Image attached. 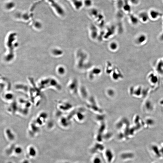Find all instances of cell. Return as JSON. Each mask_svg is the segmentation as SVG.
I'll list each match as a JSON object with an SVG mask.
<instances>
[{
  "mask_svg": "<svg viewBox=\"0 0 163 163\" xmlns=\"http://www.w3.org/2000/svg\"><path fill=\"white\" fill-rule=\"evenodd\" d=\"M15 3L12 0L7 1L3 5V7L4 10L8 11L13 10L15 8Z\"/></svg>",
  "mask_w": 163,
  "mask_h": 163,
  "instance_id": "cell-1",
  "label": "cell"
},
{
  "mask_svg": "<svg viewBox=\"0 0 163 163\" xmlns=\"http://www.w3.org/2000/svg\"><path fill=\"white\" fill-rule=\"evenodd\" d=\"M89 15L92 19H96L101 12L97 8L93 7L89 9Z\"/></svg>",
  "mask_w": 163,
  "mask_h": 163,
  "instance_id": "cell-2",
  "label": "cell"
},
{
  "mask_svg": "<svg viewBox=\"0 0 163 163\" xmlns=\"http://www.w3.org/2000/svg\"><path fill=\"white\" fill-rule=\"evenodd\" d=\"M73 6L77 10H80L84 7L83 0H73Z\"/></svg>",
  "mask_w": 163,
  "mask_h": 163,
  "instance_id": "cell-3",
  "label": "cell"
},
{
  "mask_svg": "<svg viewBox=\"0 0 163 163\" xmlns=\"http://www.w3.org/2000/svg\"><path fill=\"white\" fill-rule=\"evenodd\" d=\"M162 14L160 12L155 10H151L150 11L149 15L152 19H155L159 17L162 15Z\"/></svg>",
  "mask_w": 163,
  "mask_h": 163,
  "instance_id": "cell-4",
  "label": "cell"
},
{
  "mask_svg": "<svg viewBox=\"0 0 163 163\" xmlns=\"http://www.w3.org/2000/svg\"><path fill=\"white\" fill-rule=\"evenodd\" d=\"M84 7L88 9L93 7L94 2L93 0H83Z\"/></svg>",
  "mask_w": 163,
  "mask_h": 163,
  "instance_id": "cell-5",
  "label": "cell"
},
{
  "mask_svg": "<svg viewBox=\"0 0 163 163\" xmlns=\"http://www.w3.org/2000/svg\"><path fill=\"white\" fill-rule=\"evenodd\" d=\"M6 134L8 139L10 141H13L15 138V135L12 130L9 129H7L6 130Z\"/></svg>",
  "mask_w": 163,
  "mask_h": 163,
  "instance_id": "cell-6",
  "label": "cell"
},
{
  "mask_svg": "<svg viewBox=\"0 0 163 163\" xmlns=\"http://www.w3.org/2000/svg\"><path fill=\"white\" fill-rule=\"evenodd\" d=\"M139 18L142 20L144 22H145L148 20L149 19V15L146 12H142L139 14Z\"/></svg>",
  "mask_w": 163,
  "mask_h": 163,
  "instance_id": "cell-7",
  "label": "cell"
},
{
  "mask_svg": "<svg viewBox=\"0 0 163 163\" xmlns=\"http://www.w3.org/2000/svg\"><path fill=\"white\" fill-rule=\"evenodd\" d=\"M130 14L129 18L130 20L133 24H136L138 22V19L135 16L132 14Z\"/></svg>",
  "mask_w": 163,
  "mask_h": 163,
  "instance_id": "cell-8",
  "label": "cell"
},
{
  "mask_svg": "<svg viewBox=\"0 0 163 163\" xmlns=\"http://www.w3.org/2000/svg\"><path fill=\"white\" fill-rule=\"evenodd\" d=\"M128 1L130 4L133 6H137L139 3V0H128Z\"/></svg>",
  "mask_w": 163,
  "mask_h": 163,
  "instance_id": "cell-9",
  "label": "cell"
},
{
  "mask_svg": "<svg viewBox=\"0 0 163 163\" xmlns=\"http://www.w3.org/2000/svg\"><path fill=\"white\" fill-rule=\"evenodd\" d=\"M146 37L144 35H141L138 38V42L139 43H141L144 42L146 40Z\"/></svg>",
  "mask_w": 163,
  "mask_h": 163,
  "instance_id": "cell-10",
  "label": "cell"
},
{
  "mask_svg": "<svg viewBox=\"0 0 163 163\" xmlns=\"http://www.w3.org/2000/svg\"><path fill=\"white\" fill-rule=\"evenodd\" d=\"M117 45L115 43H112L110 44V47L111 50H115L117 48Z\"/></svg>",
  "mask_w": 163,
  "mask_h": 163,
  "instance_id": "cell-11",
  "label": "cell"
},
{
  "mask_svg": "<svg viewBox=\"0 0 163 163\" xmlns=\"http://www.w3.org/2000/svg\"><path fill=\"white\" fill-rule=\"evenodd\" d=\"M13 95L10 93H8L5 95V98L7 100H10L12 99L13 98Z\"/></svg>",
  "mask_w": 163,
  "mask_h": 163,
  "instance_id": "cell-12",
  "label": "cell"
},
{
  "mask_svg": "<svg viewBox=\"0 0 163 163\" xmlns=\"http://www.w3.org/2000/svg\"><path fill=\"white\" fill-rule=\"evenodd\" d=\"M14 151H15V153L17 154H20L21 151H22V150L19 147H17L15 148V150H14Z\"/></svg>",
  "mask_w": 163,
  "mask_h": 163,
  "instance_id": "cell-13",
  "label": "cell"
},
{
  "mask_svg": "<svg viewBox=\"0 0 163 163\" xmlns=\"http://www.w3.org/2000/svg\"><path fill=\"white\" fill-rule=\"evenodd\" d=\"M7 163H13V162H10H10H7Z\"/></svg>",
  "mask_w": 163,
  "mask_h": 163,
  "instance_id": "cell-14",
  "label": "cell"
},
{
  "mask_svg": "<svg viewBox=\"0 0 163 163\" xmlns=\"http://www.w3.org/2000/svg\"></svg>",
  "mask_w": 163,
  "mask_h": 163,
  "instance_id": "cell-15",
  "label": "cell"
}]
</instances>
